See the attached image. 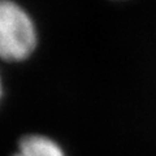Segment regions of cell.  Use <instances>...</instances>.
<instances>
[{
    "instance_id": "cell-3",
    "label": "cell",
    "mask_w": 156,
    "mask_h": 156,
    "mask_svg": "<svg viewBox=\"0 0 156 156\" xmlns=\"http://www.w3.org/2000/svg\"><path fill=\"white\" fill-rule=\"evenodd\" d=\"M0 96H2V83H0Z\"/></svg>"
},
{
    "instance_id": "cell-2",
    "label": "cell",
    "mask_w": 156,
    "mask_h": 156,
    "mask_svg": "<svg viewBox=\"0 0 156 156\" xmlns=\"http://www.w3.org/2000/svg\"><path fill=\"white\" fill-rule=\"evenodd\" d=\"M13 156H66L56 140L47 135L30 134L20 140Z\"/></svg>"
},
{
    "instance_id": "cell-1",
    "label": "cell",
    "mask_w": 156,
    "mask_h": 156,
    "mask_svg": "<svg viewBox=\"0 0 156 156\" xmlns=\"http://www.w3.org/2000/svg\"><path fill=\"white\" fill-rule=\"evenodd\" d=\"M35 46L37 31L29 14L11 0H0V57L23 60Z\"/></svg>"
}]
</instances>
